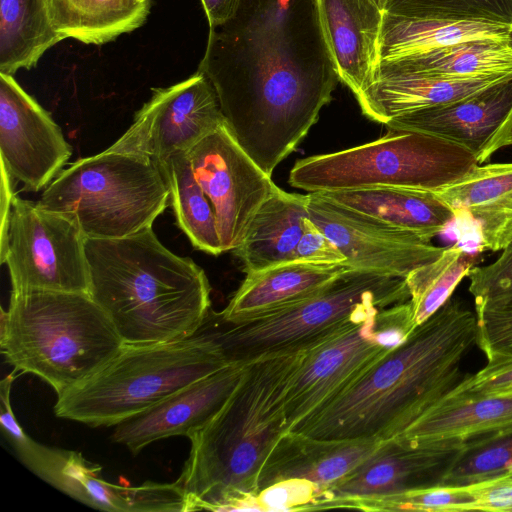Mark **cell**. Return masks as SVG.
Masks as SVG:
<instances>
[{"label":"cell","instance_id":"cell-1","mask_svg":"<svg viewBox=\"0 0 512 512\" xmlns=\"http://www.w3.org/2000/svg\"><path fill=\"white\" fill-rule=\"evenodd\" d=\"M225 126L269 176L316 124L339 80L316 0H241L199 67Z\"/></svg>","mask_w":512,"mask_h":512},{"label":"cell","instance_id":"cell-46","mask_svg":"<svg viewBox=\"0 0 512 512\" xmlns=\"http://www.w3.org/2000/svg\"><path fill=\"white\" fill-rule=\"evenodd\" d=\"M140 2H149V0H138Z\"/></svg>","mask_w":512,"mask_h":512},{"label":"cell","instance_id":"cell-12","mask_svg":"<svg viewBox=\"0 0 512 512\" xmlns=\"http://www.w3.org/2000/svg\"><path fill=\"white\" fill-rule=\"evenodd\" d=\"M225 124L216 92L200 71L177 84L153 90L131 126L106 151L129 153L158 162L188 152Z\"/></svg>","mask_w":512,"mask_h":512},{"label":"cell","instance_id":"cell-20","mask_svg":"<svg viewBox=\"0 0 512 512\" xmlns=\"http://www.w3.org/2000/svg\"><path fill=\"white\" fill-rule=\"evenodd\" d=\"M383 442L370 438L321 439L285 432L261 469L258 492L281 480L301 478L315 483L321 495L368 460Z\"/></svg>","mask_w":512,"mask_h":512},{"label":"cell","instance_id":"cell-32","mask_svg":"<svg viewBox=\"0 0 512 512\" xmlns=\"http://www.w3.org/2000/svg\"><path fill=\"white\" fill-rule=\"evenodd\" d=\"M156 164L179 228L196 249L215 256L223 253L213 206L194 175L188 152H177Z\"/></svg>","mask_w":512,"mask_h":512},{"label":"cell","instance_id":"cell-11","mask_svg":"<svg viewBox=\"0 0 512 512\" xmlns=\"http://www.w3.org/2000/svg\"><path fill=\"white\" fill-rule=\"evenodd\" d=\"M86 239L71 216L14 195L1 245V263L8 267L12 291L90 294Z\"/></svg>","mask_w":512,"mask_h":512},{"label":"cell","instance_id":"cell-26","mask_svg":"<svg viewBox=\"0 0 512 512\" xmlns=\"http://www.w3.org/2000/svg\"><path fill=\"white\" fill-rule=\"evenodd\" d=\"M509 427H512V395L445 396L393 440L407 446L443 440L465 441Z\"/></svg>","mask_w":512,"mask_h":512},{"label":"cell","instance_id":"cell-8","mask_svg":"<svg viewBox=\"0 0 512 512\" xmlns=\"http://www.w3.org/2000/svg\"><path fill=\"white\" fill-rule=\"evenodd\" d=\"M169 192L151 158L103 152L63 169L37 204L71 216L86 238H123L151 228Z\"/></svg>","mask_w":512,"mask_h":512},{"label":"cell","instance_id":"cell-30","mask_svg":"<svg viewBox=\"0 0 512 512\" xmlns=\"http://www.w3.org/2000/svg\"><path fill=\"white\" fill-rule=\"evenodd\" d=\"M377 74H420L448 79L512 74V44L490 40L460 43L425 54L380 62Z\"/></svg>","mask_w":512,"mask_h":512},{"label":"cell","instance_id":"cell-37","mask_svg":"<svg viewBox=\"0 0 512 512\" xmlns=\"http://www.w3.org/2000/svg\"><path fill=\"white\" fill-rule=\"evenodd\" d=\"M477 342L487 360L512 356V296L475 308Z\"/></svg>","mask_w":512,"mask_h":512},{"label":"cell","instance_id":"cell-7","mask_svg":"<svg viewBox=\"0 0 512 512\" xmlns=\"http://www.w3.org/2000/svg\"><path fill=\"white\" fill-rule=\"evenodd\" d=\"M409 298L405 278L350 268L304 301L238 324L222 323L210 311L201 328L215 338L229 364L245 365L311 347L347 324Z\"/></svg>","mask_w":512,"mask_h":512},{"label":"cell","instance_id":"cell-47","mask_svg":"<svg viewBox=\"0 0 512 512\" xmlns=\"http://www.w3.org/2000/svg\"><path fill=\"white\" fill-rule=\"evenodd\" d=\"M510 145H512V133H511V138H510Z\"/></svg>","mask_w":512,"mask_h":512},{"label":"cell","instance_id":"cell-15","mask_svg":"<svg viewBox=\"0 0 512 512\" xmlns=\"http://www.w3.org/2000/svg\"><path fill=\"white\" fill-rule=\"evenodd\" d=\"M308 196L309 218L337 246L350 268L405 278L415 268L438 258L445 249L337 204L318 192Z\"/></svg>","mask_w":512,"mask_h":512},{"label":"cell","instance_id":"cell-18","mask_svg":"<svg viewBox=\"0 0 512 512\" xmlns=\"http://www.w3.org/2000/svg\"><path fill=\"white\" fill-rule=\"evenodd\" d=\"M384 125L450 141L468 150L482 164L497 150L510 145L512 75L460 100L405 113Z\"/></svg>","mask_w":512,"mask_h":512},{"label":"cell","instance_id":"cell-3","mask_svg":"<svg viewBox=\"0 0 512 512\" xmlns=\"http://www.w3.org/2000/svg\"><path fill=\"white\" fill-rule=\"evenodd\" d=\"M309 348L245 364L223 406L188 436L189 455L175 481L185 494L186 511H260L258 478L288 431L286 395Z\"/></svg>","mask_w":512,"mask_h":512},{"label":"cell","instance_id":"cell-40","mask_svg":"<svg viewBox=\"0 0 512 512\" xmlns=\"http://www.w3.org/2000/svg\"><path fill=\"white\" fill-rule=\"evenodd\" d=\"M512 395V356L487 360L473 375L466 376L446 396L476 397Z\"/></svg>","mask_w":512,"mask_h":512},{"label":"cell","instance_id":"cell-13","mask_svg":"<svg viewBox=\"0 0 512 512\" xmlns=\"http://www.w3.org/2000/svg\"><path fill=\"white\" fill-rule=\"evenodd\" d=\"M188 155L213 206L222 250L233 251L277 186L238 145L225 124L199 141Z\"/></svg>","mask_w":512,"mask_h":512},{"label":"cell","instance_id":"cell-23","mask_svg":"<svg viewBox=\"0 0 512 512\" xmlns=\"http://www.w3.org/2000/svg\"><path fill=\"white\" fill-rule=\"evenodd\" d=\"M474 226L483 249L500 251L512 239V163L477 165L460 180L433 191Z\"/></svg>","mask_w":512,"mask_h":512},{"label":"cell","instance_id":"cell-2","mask_svg":"<svg viewBox=\"0 0 512 512\" xmlns=\"http://www.w3.org/2000/svg\"><path fill=\"white\" fill-rule=\"evenodd\" d=\"M476 342V314L450 298L290 431L321 439H393L467 376L461 362Z\"/></svg>","mask_w":512,"mask_h":512},{"label":"cell","instance_id":"cell-19","mask_svg":"<svg viewBox=\"0 0 512 512\" xmlns=\"http://www.w3.org/2000/svg\"><path fill=\"white\" fill-rule=\"evenodd\" d=\"M244 366L229 364L178 390L117 424L112 439L137 455L155 441L172 436L188 437L223 406L235 389Z\"/></svg>","mask_w":512,"mask_h":512},{"label":"cell","instance_id":"cell-21","mask_svg":"<svg viewBox=\"0 0 512 512\" xmlns=\"http://www.w3.org/2000/svg\"><path fill=\"white\" fill-rule=\"evenodd\" d=\"M320 26L339 80L358 96L380 63L384 12L370 0H316Z\"/></svg>","mask_w":512,"mask_h":512},{"label":"cell","instance_id":"cell-31","mask_svg":"<svg viewBox=\"0 0 512 512\" xmlns=\"http://www.w3.org/2000/svg\"><path fill=\"white\" fill-rule=\"evenodd\" d=\"M61 40L46 0H0V73L31 69Z\"/></svg>","mask_w":512,"mask_h":512},{"label":"cell","instance_id":"cell-33","mask_svg":"<svg viewBox=\"0 0 512 512\" xmlns=\"http://www.w3.org/2000/svg\"><path fill=\"white\" fill-rule=\"evenodd\" d=\"M474 257L461 246L445 247L435 260L412 270L405 281L415 327L435 314L474 267Z\"/></svg>","mask_w":512,"mask_h":512},{"label":"cell","instance_id":"cell-43","mask_svg":"<svg viewBox=\"0 0 512 512\" xmlns=\"http://www.w3.org/2000/svg\"><path fill=\"white\" fill-rule=\"evenodd\" d=\"M15 372L16 371L13 370V372L6 375L0 382V424L3 435L11 444L12 448L17 450L22 447L30 437L20 426L11 406L10 393L12 384L16 378Z\"/></svg>","mask_w":512,"mask_h":512},{"label":"cell","instance_id":"cell-25","mask_svg":"<svg viewBox=\"0 0 512 512\" xmlns=\"http://www.w3.org/2000/svg\"><path fill=\"white\" fill-rule=\"evenodd\" d=\"M318 193L430 242L455 220L451 209L433 191L377 186Z\"/></svg>","mask_w":512,"mask_h":512},{"label":"cell","instance_id":"cell-28","mask_svg":"<svg viewBox=\"0 0 512 512\" xmlns=\"http://www.w3.org/2000/svg\"><path fill=\"white\" fill-rule=\"evenodd\" d=\"M512 25L480 20L396 16L384 12L380 62H388L470 41L511 42Z\"/></svg>","mask_w":512,"mask_h":512},{"label":"cell","instance_id":"cell-34","mask_svg":"<svg viewBox=\"0 0 512 512\" xmlns=\"http://www.w3.org/2000/svg\"><path fill=\"white\" fill-rule=\"evenodd\" d=\"M512 472V427L463 441L441 485L465 486Z\"/></svg>","mask_w":512,"mask_h":512},{"label":"cell","instance_id":"cell-29","mask_svg":"<svg viewBox=\"0 0 512 512\" xmlns=\"http://www.w3.org/2000/svg\"><path fill=\"white\" fill-rule=\"evenodd\" d=\"M53 29L64 40L104 44L146 20L149 2L138 0H46Z\"/></svg>","mask_w":512,"mask_h":512},{"label":"cell","instance_id":"cell-35","mask_svg":"<svg viewBox=\"0 0 512 512\" xmlns=\"http://www.w3.org/2000/svg\"><path fill=\"white\" fill-rule=\"evenodd\" d=\"M340 508L367 511L464 512L473 511V496L467 485H437L382 497L351 500L343 503Z\"/></svg>","mask_w":512,"mask_h":512},{"label":"cell","instance_id":"cell-42","mask_svg":"<svg viewBox=\"0 0 512 512\" xmlns=\"http://www.w3.org/2000/svg\"><path fill=\"white\" fill-rule=\"evenodd\" d=\"M467 486L473 511H512V472Z\"/></svg>","mask_w":512,"mask_h":512},{"label":"cell","instance_id":"cell-36","mask_svg":"<svg viewBox=\"0 0 512 512\" xmlns=\"http://www.w3.org/2000/svg\"><path fill=\"white\" fill-rule=\"evenodd\" d=\"M385 12L403 17L480 20L512 25V0H388Z\"/></svg>","mask_w":512,"mask_h":512},{"label":"cell","instance_id":"cell-22","mask_svg":"<svg viewBox=\"0 0 512 512\" xmlns=\"http://www.w3.org/2000/svg\"><path fill=\"white\" fill-rule=\"evenodd\" d=\"M348 269L345 264L293 260L247 273L227 306L215 316L225 324L265 316L318 294Z\"/></svg>","mask_w":512,"mask_h":512},{"label":"cell","instance_id":"cell-10","mask_svg":"<svg viewBox=\"0 0 512 512\" xmlns=\"http://www.w3.org/2000/svg\"><path fill=\"white\" fill-rule=\"evenodd\" d=\"M415 328L407 301L349 323L311 346L286 395L288 431L358 379Z\"/></svg>","mask_w":512,"mask_h":512},{"label":"cell","instance_id":"cell-48","mask_svg":"<svg viewBox=\"0 0 512 512\" xmlns=\"http://www.w3.org/2000/svg\"><path fill=\"white\" fill-rule=\"evenodd\" d=\"M511 44H512V39H511Z\"/></svg>","mask_w":512,"mask_h":512},{"label":"cell","instance_id":"cell-44","mask_svg":"<svg viewBox=\"0 0 512 512\" xmlns=\"http://www.w3.org/2000/svg\"><path fill=\"white\" fill-rule=\"evenodd\" d=\"M241 0H201L210 29L219 27L236 14Z\"/></svg>","mask_w":512,"mask_h":512},{"label":"cell","instance_id":"cell-14","mask_svg":"<svg viewBox=\"0 0 512 512\" xmlns=\"http://www.w3.org/2000/svg\"><path fill=\"white\" fill-rule=\"evenodd\" d=\"M22 463L42 480L95 509L111 512H184L186 497L175 483L121 486L100 476L101 467L80 453L29 439L17 449Z\"/></svg>","mask_w":512,"mask_h":512},{"label":"cell","instance_id":"cell-4","mask_svg":"<svg viewBox=\"0 0 512 512\" xmlns=\"http://www.w3.org/2000/svg\"><path fill=\"white\" fill-rule=\"evenodd\" d=\"M90 295L124 345L143 346L193 336L211 308L204 270L168 250L152 227L116 239L85 242Z\"/></svg>","mask_w":512,"mask_h":512},{"label":"cell","instance_id":"cell-16","mask_svg":"<svg viewBox=\"0 0 512 512\" xmlns=\"http://www.w3.org/2000/svg\"><path fill=\"white\" fill-rule=\"evenodd\" d=\"M0 154L11 178L33 192L46 188L72 155L50 114L6 73H0Z\"/></svg>","mask_w":512,"mask_h":512},{"label":"cell","instance_id":"cell-9","mask_svg":"<svg viewBox=\"0 0 512 512\" xmlns=\"http://www.w3.org/2000/svg\"><path fill=\"white\" fill-rule=\"evenodd\" d=\"M477 165L472 153L450 141L389 129L372 142L297 160L289 184L310 193L377 186L437 191Z\"/></svg>","mask_w":512,"mask_h":512},{"label":"cell","instance_id":"cell-6","mask_svg":"<svg viewBox=\"0 0 512 512\" xmlns=\"http://www.w3.org/2000/svg\"><path fill=\"white\" fill-rule=\"evenodd\" d=\"M227 365L203 328L179 341L124 345L97 372L57 396L54 412L91 427L116 426Z\"/></svg>","mask_w":512,"mask_h":512},{"label":"cell","instance_id":"cell-5","mask_svg":"<svg viewBox=\"0 0 512 512\" xmlns=\"http://www.w3.org/2000/svg\"><path fill=\"white\" fill-rule=\"evenodd\" d=\"M124 343L89 293L11 291L1 309V352L15 371L32 373L57 396L97 372Z\"/></svg>","mask_w":512,"mask_h":512},{"label":"cell","instance_id":"cell-38","mask_svg":"<svg viewBox=\"0 0 512 512\" xmlns=\"http://www.w3.org/2000/svg\"><path fill=\"white\" fill-rule=\"evenodd\" d=\"M475 308L512 296V239L492 263L468 273Z\"/></svg>","mask_w":512,"mask_h":512},{"label":"cell","instance_id":"cell-41","mask_svg":"<svg viewBox=\"0 0 512 512\" xmlns=\"http://www.w3.org/2000/svg\"><path fill=\"white\" fill-rule=\"evenodd\" d=\"M295 260L319 264H345L346 258L337 246L308 217L295 251Z\"/></svg>","mask_w":512,"mask_h":512},{"label":"cell","instance_id":"cell-27","mask_svg":"<svg viewBox=\"0 0 512 512\" xmlns=\"http://www.w3.org/2000/svg\"><path fill=\"white\" fill-rule=\"evenodd\" d=\"M308 200V194L289 193L277 186L261 205L233 250L246 274L295 260L303 220L309 216Z\"/></svg>","mask_w":512,"mask_h":512},{"label":"cell","instance_id":"cell-24","mask_svg":"<svg viewBox=\"0 0 512 512\" xmlns=\"http://www.w3.org/2000/svg\"><path fill=\"white\" fill-rule=\"evenodd\" d=\"M509 75L512 74L448 79L420 74H377L356 99L364 116L384 125L405 113L460 100Z\"/></svg>","mask_w":512,"mask_h":512},{"label":"cell","instance_id":"cell-17","mask_svg":"<svg viewBox=\"0 0 512 512\" xmlns=\"http://www.w3.org/2000/svg\"><path fill=\"white\" fill-rule=\"evenodd\" d=\"M463 441L407 446L391 439L350 475L324 490L313 510L441 485Z\"/></svg>","mask_w":512,"mask_h":512},{"label":"cell","instance_id":"cell-39","mask_svg":"<svg viewBox=\"0 0 512 512\" xmlns=\"http://www.w3.org/2000/svg\"><path fill=\"white\" fill-rule=\"evenodd\" d=\"M319 487L306 479L288 478L275 482L256 495L260 511L313 510Z\"/></svg>","mask_w":512,"mask_h":512},{"label":"cell","instance_id":"cell-45","mask_svg":"<svg viewBox=\"0 0 512 512\" xmlns=\"http://www.w3.org/2000/svg\"><path fill=\"white\" fill-rule=\"evenodd\" d=\"M373 4H375L378 8L385 11L388 0H370Z\"/></svg>","mask_w":512,"mask_h":512}]
</instances>
